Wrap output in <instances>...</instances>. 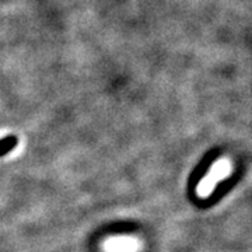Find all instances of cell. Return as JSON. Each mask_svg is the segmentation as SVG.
<instances>
[{"label": "cell", "mask_w": 252, "mask_h": 252, "mask_svg": "<svg viewBox=\"0 0 252 252\" xmlns=\"http://www.w3.org/2000/svg\"><path fill=\"white\" fill-rule=\"evenodd\" d=\"M231 171V165L230 162L225 161V160H221V161H217L213 167L210 172L207 174V177H205L203 180L200 181L198 187V193L199 196L202 198H206L212 193V190L215 188L219 181H221L223 178H225L228 174Z\"/></svg>", "instance_id": "obj_1"}, {"label": "cell", "mask_w": 252, "mask_h": 252, "mask_svg": "<svg viewBox=\"0 0 252 252\" xmlns=\"http://www.w3.org/2000/svg\"><path fill=\"white\" fill-rule=\"evenodd\" d=\"M139 243L130 237H115L109 238L104 244V250L107 252H136L139 250Z\"/></svg>", "instance_id": "obj_2"}]
</instances>
